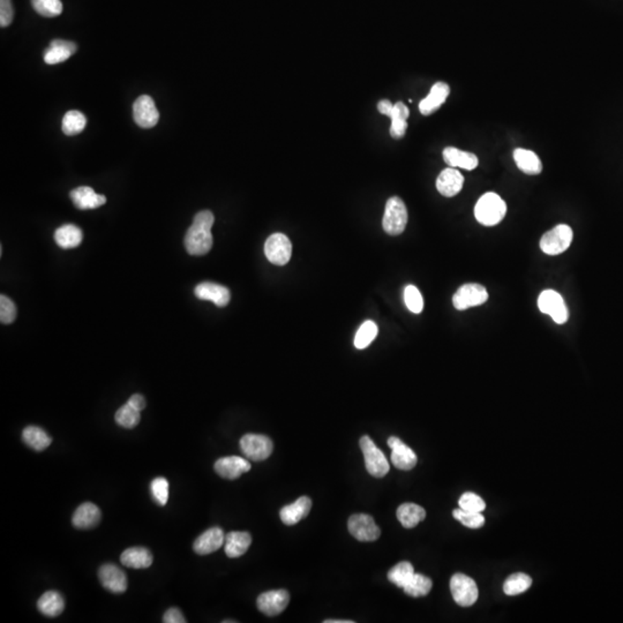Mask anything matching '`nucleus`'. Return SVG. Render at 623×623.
<instances>
[{
	"mask_svg": "<svg viewBox=\"0 0 623 623\" xmlns=\"http://www.w3.org/2000/svg\"><path fill=\"white\" fill-rule=\"evenodd\" d=\"M251 470V463L243 457H222L215 463V471L224 479L234 480Z\"/></svg>",
	"mask_w": 623,
	"mask_h": 623,
	"instance_id": "nucleus-17",
	"label": "nucleus"
},
{
	"mask_svg": "<svg viewBox=\"0 0 623 623\" xmlns=\"http://www.w3.org/2000/svg\"><path fill=\"white\" fill-rule=\"evenodd\" d=\"M378 110H379L380 114L388 116L391 119V126H390L391 138H403L404 135H405V132H407V118L410 116L409 108L403 102H397L393 104L389 99H381L378 103Z\"/></svg>",
	"mask_w": 623,
	"mask_h": 623,
	"instance_id": "nucleus-4",
	"label": "nucleus"
},
{
	"mask_svg": "<svg viewBox=\"0 0 623 623\" xmlns=\"http://www.w3.org/2000/svg\"><path fill=\"white\" fill-rule=\"evenodd\" d=\"M325 623H354V621H350V620H326V621H323Z\"/></svg>",
	"mask_w": 623,
	"mask_h": 623,
	"instance_id": "nucleus-49",
	"label": "nucleus"
},
{
	"mask_svg": "<svg viewBox=\"0 0 623 623\" xmlns=\"http://www.w3.org/2000/svg\"><path fill=\"white\" fill-rule=\"evenodd\" d=\"M432 586L433 583L431 578L422 574H414L413 578H411V581L407 583L403 590L410 597L419 598V597H425L429 595V591L432 590Z\"/></svg>",
	"mask_w": 623,
	"mask_h": 623,
	"instance_id": "nucleus-36",
	"label": "nucleus"
},
{
	"mask_svg": "<svg viewBox=\"0 0 623 623\" xmlns=\"http://www.w3.org/2000/svg\"><path fill=\"white\" fill-rule=\"evenodd\" d=\"M464 177L455 167H448L439 174L436 179V188L440 194L446 198H453L463 188Z\"/></svg>",
	"mask_w": 623,
	"mask_h": 623,
	"instance_id": "nucleus-20",
	"label": "nucleus"
},
{
	"mask_svg": "<svg viewBox=\"0 0 623 623\" xmlns=\"http://www.w3.org/2000/svg\"><path fill=\"white\" fill-rule=\"evenodd\" d=\"M22 440L27 446L36 451H42L46 449L52 442V439L48 436L44 429H39L37 426H28L22 432Z\"/></svg>",
	"mask_w": 623,
	"mask_h": 623,
	"instance_id": "nucleus-33",
	"label": "nucleus"
},
{
	"mask_svg": "<svg viewBox=\"0 0 623 623\" xmlns=\"http://www.w3.org/2000/svg\"><path fill=\"white\" fill-rule=\"evenodd\" d=\"M133 118L142 128H152L160 121V112L155 101L148 95H141L133 104Z\"/></svg>",
	"mask_w": 623,
	"mask_h": 623,
	"instance_id": "nucleus-13",
	"label": "nucleus"
},
{
	"mask_svg": "<svg viewBox=\"0 0 623 623\" xmlns=\"http://www.w3.org/2000/svg\"><path fill=\"white\" fill-rule=\"evenodd\" d=\"M404 301L409 311L412 312L414 314L422 313L424 309V299H422V294L418 290V287L414 285H407L404 289Z\"/></svg>",
	"mask_w": 623,
	"mask_h": 623,
	"instance_id": "nucleus-42",
	"label": "nucleus"
},
{
	"mask_svg": "<svg viewBox=\"0 0 623 623\" xmlns=\"http://www.w3.org/2000/svg\"><path fill=\"white\" fill-rule=\"evenodd\" d=\"M150 492L157 504L165 506L169 501V482L162 477L154 479L150 484Z\"/></svg>",
	"mask_w": 623,
	"mask_h": 623,
	"instance_id": "nucleus-43",
	"label": "nucleus"
},
{
	"mask_svg": "<svg viewBox=\"0 0 623 623\" xmlns=\"http://www.w3.org/2000/svg\"><path fill=\"white\" fill-rule=\"evenodd\" d=\"M538 307L542 313L549 314L558 325L566 323L569 316L562 296L556 291H542L538 298Z\"/></svg>",
	"mask_w": 623,
	"mask_h": 623,
	"instance_id": "nucleus-11",
	"label": "nucleus"
},
{
	"mask_svg": "<svg viewBox=\"0 0 623 623\" xmlns=\"http://www.w3.org/2000/svg\"><path fill=\"white\" fill-rule=\"evenodd\" d=\"M453 515L455 520L460 522L467 528L479 529L485 524V517L482 516V513H472L458 508L453 510Z\"/></svg>",
	"mask_w": 623,
	"mask_h": 623,
	"instance_id": "nucleus-41",
	"label": "nucleus"
},
{
	"mask_svg": "<svg viewBox=\"0 0 623 623\" xmlns=\"http://www.w3.org/2000/svg\"><path fill=\"white\" fill-rule=\"evenodd\" d=\"M388 446L393 450L391 462H393L394 467H397L398 470H403V471H410L416 467L417 460H418L417 455L402 440L398 439L396 436H391L388 439Z\"/></svg>",
	"mask_w": 623,
	"mask_h": 623,
	"instance_id": "nucleus-15",
	"label": "nucleus"
},
{
	"mask_svg": "<svg viewBox=\"0 0 623 623\" xmlns=\"http://www.w3.org/2000/svg\"><path fill=\"white\" fill-rule=\"evenodd\" d=\"M513 160L522 172L527 174H539L542 171V161L535 152L528 149L517 148L513 150Z\"/></svg>",
	"mask_w": 623,
	"mask_h": 623,
	"instance_id": "nucleus-29",
	"label": "nucleus"
},
{
	"mask_svg": "<svg viewBox=\"0 0 623 623\" xmlns=\"http://www.w3.org/2000/svg\"><path fill=\"white\" fill-rule=\"evenodd\" d=\"M450 591L457 605L470 607L478 599L479 591L476 582L467 575H453L450 580Z\"/></svg>",
	"mask_w": 623,
	"mask_h": 623,
	"instance_id": "nucleus-7",
	"label": "nucleus"
},
{
	"mask_svg": "<svg viewBox=\"0 0 623 623\" xmlns=\"http://www.w3.org/2000/svg\"><path fill=\"white\" fill-rule=\"evenodd\" d=\"M140 413H141L140 411L126 403L118 409L117 412L114 414V420H116L118 425L124 427V429H134L135 426H138L140 419H141V414Z\"/></svg>",
	"mask_w": 623,
	"mask_h": 623,
	"instance_id": "nucleus-38",
	"label": "nucleus"
},
{
	"mask_svg": "<svg viewBox=\"0 0 623 623\" xmlns=\"http://www.w3.org/2000/svg\"><path fill=\"white\" fill-rule=\"evenodd\" d=\"M17 318V307L13 301L4 294L0 296V321L4 325H10Z\"/></svg>",
	"mask_w": 623,
	"mask_h": 623,
	"instance_id": "nucleus-45",
	"label": "nucleus"
},
{
	"mask_svg": "<svg viewBox=\"0 0 623 623\" xmlns=\"http://www.w3.org/2000/svg\"><path fill=\"white\" fill-rule=\"evenodd\" d=\"M573 230L566 224H560L546 232L540 239V249L547 255L562 254L573 243Z\"/></svg>",
	"mask_w": 623,
	"mask_h": 623,
	"instance_id": "nucleus-6",
	"label": "nucleus"
},
{
	"mask_svg": "<svg viewBox=\"0 0 623 623\" xmlns=\"http://www.w3.org/2000/svg\"><path fill=\"white\" fill-rule=\"evenodd\" d=\"M163 622L185 623L186 622V620H185L184 615H183V613H181L179 609H167V612H165V614H164Z\"/></svg>",
	"mask_w": 623,
	"mask_h": 623,
	"instance_id": "nucleus-47",
	"label": "nucleus"
},
{
	"mask_svg": "<svg viewBox=\"0 0 623 623\" xmlns=\"http://www.w3.org/2000/svg\"><path fill=\"white\" fill-rule=\"evenodd\" d=\"M87 118L80 111H68L63 118L61 130L66 135H76L85 130Z\"/></svg>",
	"mask_w": 623,
	"mask_h": 623,
	"instance_id": "nucleus-37",
	"label": "nucleus"
},
{
	"mask_svg": "<svg viewBox=\"0 0 623 623\" xmlns=\"http://www.w3.org/2000/svg\"><path fill=\"white\" fill-rule=\"evenodd\" d=\"M127 403L130 404V405H132V407H135L136 410L140 411V412L145 407V397L140 395V394L132 395V396L128 398Z\"/></svg>",
	"mask_w": 623,
	"mask_h": 623,
	"instance_id": "nucleus-48",
	"label": "nucleus"
},
{
	"mask_svg": "<svg viewBox=\"0 0 623 623\" xmlns=\"http://www.w3.org/2000/svg\"><path fill=\"white\" fill-rule=\"evenodd\" d=\"M265 254L273 265L285 266L292 254L290 239L283 234H272L265 244Z\"/></svg>",
	"mask_w": 623,
	"mask_h": 623,
	"instance_id": "nucleus-12",
	"label": "nucleus"
},
{
	"mask_svg": "<svg viewBox=\"0 0 623 623\" xmlns=\"http://www.w3.org/2000/svg\"><path fill=\"white\" fill-rule=\"evenodd\" d=\"M312 501L307 496H300L296 502L291 503L289 506H285L280 509V520L284 524L291 525L297 524L301 520H304L311 511Z\"/></svg>",
	"mask_w": 623,
	"mask_h": 623,
	"instance_id": "nucleus-24",
	"label": "nucleus"
},
{
	"mask_svg": "<svg viewBox=\"0 0 623 623\" xmlns=\"http://www.w3.org/2000/svg\"><path fill=\"white\" fill-rule=\"evenodd\" d=\"M32 5L39 15L46 18H54L63 13L61 0H32Z\"/></svg>",
	"mask_w": 623,
	"mask_h": 623,
	"instance_id": "nucleus-40",
	"label": "nucleus"
},
{
	"mask_svg": "<svg viewBox=\"0 0 623 623\" xmlns=\"http://www.w3.org/2000/svg\"><path fill=\"white\" fill-rule=\"evenodd\" d=\"M251 544L252 537L248 532H230L225 535L224 551L229 558H239L247 552Z\"/></svg>",
	"mask_w": 623,
	"mask_h": 623,
	"instance_id": "nucleus-27",
	"label": "nucleus"
},
{
	"mask_svg": "<svg viewBox=\"0 0 623 623\" xmlns=\"http://www.w3.org/2000/svg\"><path fill=\"white\" fill-rule=\"evenodd\" d=\"M460 509L472 511V513H482L486 508V503L480 496L475 493L467 492L460 496L458 501Z\"/></svg>",
	"mask_w": 623,
	"mask_h": 623,
	"instance_id": "nucleus-44",
	"label": "nucleus"
},
{
	"mask_svg": "<svg viewBox=\"0 0 623 623\" xmlns=\"http://www.w3.org/2000/svg\"><path fill=\"white\" fill-rule=\"evenodd\" d=\"M101 521V510L94 503L85 502L75 510L72 517V523L74 528L87 530L99 524Z\"/></svg>",
	"mask_w": 623,
	"mask_h": 623,
	"instance_id": "nucleus-26",
	"label": "nucleus"
},
{
	"mask_svg": "<svg viewBox=\"0 0 623 623\" xmlns=\"http://www.w3.org/2000/svg\"><path fill=\"white\" fill-rule=\"evenodd\" d=\"M194 294L201 300L213 301L218 307H224L230 301V291L221 284L203 282L195 287Z\"/></svg>",
	"mask_w": 623,
	"mask_h": 623,
	"instance_id": "nucleus-19",
	"label": "nucleus"
},
{
	"mask_svg": "<svg viewBox=\"0 0 623 623\" xmlns=\"http://www.w3.org/2000/svg\"><path fill=\"white\" fill-rule=\"evenodd\" d=\"M290 595L287 590H272L260 595L256 600L258 611L268 616H276L287 609Z\"/></svg>",
	"mask_w": 623,
	"mask_h": 623,
	"instance_id": "nucleus-14",
	"label": "nucleus"
},
{
	"mask_svg": "<svg viewBox=\"0 0 623 623\" xmlns=\"http://www.w3.org/2000/svg\"><path fill=\"white\" fill-rule=\"evenodd\" d=\"M76 50L78 45L75 43L64 39H54L50 43L49 49H46L44 52V61L48 65L61 64L75 54Z\"/></svg>",
	"mask_w": 623,
	"mask_h": 623,
	"instance_id": "nucleus-23",
	"label": "nucleus"
},
{
	"mask_svg": "<svg viewBox=\"0 0 623 623\" xmlns=\"http://www.w3.org/2000/svg\"><path fill=\"white\" fill-rule=\"evenodd\" d=\"M215 217L210 210H202L196 214L191 227L185 236V247L188 254L202 256L213 247V227Z\"/></svg>",
	"mask_w": 623,
	"mask_h": 623,
	"instance_id": "nucleus-1",
	"label": "nucleus"
},
{
	"mask_svg": "<svg viewBox=\"0 0 623 623\" xmlns=\"http://www.w3.org/2000/svg\"><path fill=\"white\" fill-rule=\"evenodd\" d=\"M152 554L145 547H131L123 552L121 561L125 566L132 569H145L152 564Z\"/></svg>",
	"mask_w": 623,
	"mask_h": 623,
	"instance_id": "nucleus-28",
	"label": "nucleus"
},
{
	"mask_svg": "<svg viewBox=\"0 0 623 623\" xmlns=\"http://www.w3.org/2000/svg\"><path fill=\"white\" fill-rule=\"evenodd\" d=\"M37 609L43 615L56 617L61 615L65 609L63 595L57 591H48L39 599Z\"/></svg>",
	"mask_w": 623,
	"mask_h": 623,
	"instance_id": "nucleus-30",
	"label": "nucleus"
},
{
	"mask_svg": "<svg viewBox=\"0 0 623 623\" xmlns=\"http://www.w3.org/2000/svg\"><path fill=\"white\" fill-rule=\"evenodd\" d=\"M14 17L12 0H0V25L4 28L11 25Z\"/></svg>",
	"mask_w": 623,
	"mask_h": 623,
	"instance_id": "nucleus-46",
	"label": "nucleus"
},
{
	"mask_svg": "<svg viewBox=\"0 0 623 623\" xmlns=\"http://www.w3.org/2000/svg\"><path fill=\"white\" fill-rule=\"evenodd\" d=\"M407 224V205L402 198L393 196L387 201L386 210L383 215V230L390 236L403 234Z\"/></svg>",
	"mask_w": 623,
	"mask_h": 623,
	"instance_id": "nucleus-3",
	"label": "nucleus"
},
{
	"mask_svg": "<svg viewBox=\"0 0 623 623\" xmlns=\"http://www.w3.org/2000/svg\"><path fill=\"white\" fill-rule=\"evenodd\" d=\"M82 238H83V234H82L81 229L73 224H66V225L58 227L54 232V241L59 247L64 248V249L78 247L79 245L81 244Z\"/></svg>",
	"mask_w": 623,
	"mask_h": 623,
	"instance_id": "nucleus-32",
	"label": "nucleus"
},
{
	"mask_svg": "<svg viewBox=\"0 0 623 623\" xmlns=\"http://www.w3.org/2000/svg\"><path fill=\"white\" fill-rule=\"evenodd\" d=\"M99 578L103 588L112 593H123L127 589L126 575L119 566H114L112 563L103 564L99 568Z\"/></svg>",
	"mask_w": 623,
	"mask_h": 623,
	"instance_id": "nucleus-16",
	"label": "nucleus"
},
{
	"mask_svg": "<svg viewBox=\"0 0 623 623\" xmlns=\"http://www.w3.org/2000/svg\"><path fill=\"white\" fill-rule=\"evenodd\" d=\"M426 511L422 507L416 503H403L397 509V518L404 528L412 529L424 521Z\"/></svg>",
	"mask_w": 623,
	"mask_h": 623,
	"instance_id": "nucleus-31",
	"label": "nucleus"
},
{
	"mask_svg": "<svg viewBox=\"0 0 623 623\" xmlns=\"http://www.w3.org/2000/svg\"><path fill=\"white\" fill-rule=\"evenodd\" d=\"M378 331H379V328L376 326V323H373L371 320L365 321L361 325L360 328L358 329L357 334H356L354 347L359 349V350L366 349L369 344L372 343L373 340L376 338Z\"/></svg>",
	"mask_w": 623,
	"mask_h": 623,
	"instance_id": "nucleus-39",
	"label": "nucleus"
},
{
	"mask_svg": "<svg viewBox=\"0 0 623 623\" xmlns=\"http://www.w3.org/2000/svg\"><path fill=\"white\" fill-rule=\"evenodd\" d=\"M507 214L506 202L493 192L486 193L479 198L475 207V216L479 223L485 227H494L504 218Z\"/></svg>",
	"mask_w": 623,
	"mask_h": 623,
	"instance_id": "nucleus-2",
	"label": "nucleus"
},
{
	"mask_svg": "<svg viewBox=\"0 0 623 623\" xmlns=\"http://www.w3.org/2000/svg\"><path fill=\"white\" fill-rule=\"evenodd\" d=\"M361 451L365 458V467L369 475L376 478H382L389 472V463L381 450L373 442L369 436H364L359 441Z\"/></svg>",
	"mask_w": 623,
	"mask_h": 623,
	"instance_id": "nucleus-5",
	"label": "nucleus"
},
{
	"mask_svg": "<svg viewBox=\"0 0 623 623\" xmlns=\"http://www.w3.org/2000/svg\"><path fill=\"white\" fill-rule=\"evenodd\" d=\"M224 542H225V535H224L223 530L215 527V528L208 529L201 535H198L194 542L193 549L198 555H208V554L216 552L217 549H220L224 545Z\"/></svg>",
	"mask_w": 623,
	"mask_h": 623,
	"instance_id": "nucleus-18",
	"label": "nucleus"
},
{
	"mask_svg": "<svg viewBox=\"0 0 623 623\" xmlns=\"http://www.w3.org/2000/svg\"><path fill=\"white\" fill-rule=\"evenodd\" d=\"M532 585V580L529 575L516 573L507 578L503 584V591L507 595H521Z\"/></svg>",
	"mask_w": 623,
	"mask_h": 623,
	"instance_id": "nucleus-35",
	"label": "nucleus"
},
{
	"mask_svg": "<svg viewBox=\"0 0 623 623\" xmlns=\"http://www.w3.org/2000/svg\"><path fill=\"white\" fill-rule=\"evenodd\" d=\"M414 574L416 573H414L413 566L407 561H403V562L397 563L396 566L389 570L388 580L398 588L404 589L411 581V578H413Z\"/></svg>",
	"mask_w": 623,
	"mask_h": 623,
	"instance_id": "nucleus-34",
	"label": "nucleus"
},
{
	"mask_svg": "<svg viewBox=\"0 0 623 623\" xmlns=\"http://www.w3.org/2000/svg\"><path fill=\"white\" fill-rule=\"evenodd\" d=\"M449 85L446 82H436V85L431 88L429 95L422 99L419 104V111L424 116H429L434 114L439 109L443 103L446 102L447 97L449 96Z\"/></svg>",
	"mask_w": 623,
	"mask_h": 623,
	"instance_id": "nucleus-21",
	"label": "nucleus"
},
{
	"mask_svg": "<svg viewBox=\"0 0 623 623\" xmlns=\"http://www.w3.org/2000/svg\"><path fill=\"white\" fill-rule=\"evenodd\" d=\"M443 160L450 167H460L473 170L478 167V157L472 152H463L455 147H447L443 150Z\"/></svg>",
	"mask_w": 623,
	"mask_h": 623,
	"instance_id": "nucleus-25",
	"label": "nucleus"
},
{
	"mask_svg": "<svg viewBox=\"0 0 623 623\" xmlns=\"http://www.w3.org/2000/svg\"><path fill=\"white\" fill-rule=\"evenodd\" d=\"M241 449L248 460L261 462L268 458L274 450L270 438L261 434H246L241 440Z\"/></svg>",
	"mask_w": 623,
	"mask_h": 623,
	"instance_id": "nucleus-8",
	"label": "nucleus"
},
{
	"mask_svg": "<svg viewBox=\"0 0 623 623\" xmlns=\"http://www.w3.org/2000/svg\"><path fill=\"white\" fill-rule=\"evenodd\" d=\"M347 528L351 535L359 542H376L381 531L372 516L366 513H356L349 518Z\"/></svg>",
	"mask_w": 623,
	"mask_h": 623,
	"instance_id": "nucleus-10",
	"label": "nucleus"
},
{
	"mask_svg": "<svg viewBox=\"0 0 623 623\" xmlns=\"http://www.w3.org/2000/svg\"><path fill=\"white\" fill-rule=\"evenodd\" d=\"M72 201L78 210H96L107 202V198L102 194H97L92 187L81 186L75 188L70 193Z\"/></svg>",
	"mask_w": 623,
	"mask_h": 623,
	"instance_id": "nucleus-22",
	"label": "nucleus"
},
{
	"mask_svg": "<svg viewBox=\"0 0 623 623\" xmlns=\"http://www.w3.org/2000/svg\"><path fill=\"white\" fill-rule=\"evenodd\" d=\"M489 300V292L480 284H464L453 294V307L458 311H465L467 308L476 307L485 304Z\"/></svg>",
	"mask_w": 623,
	"mask_h": 623,
	"instance_id": "nucleus-9",
	"label": "nucleus"
}]
</instances>
